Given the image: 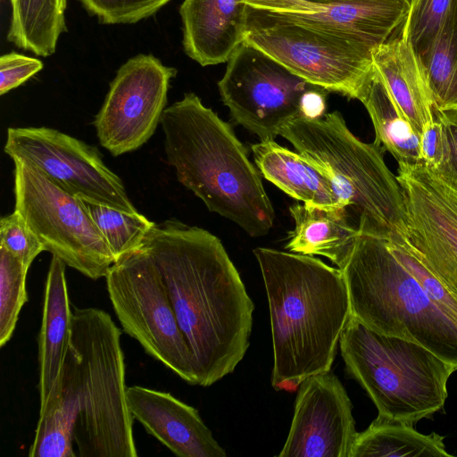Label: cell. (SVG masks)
Returning a JSON list of instances; mask_svg holds the SVG:
<instances>
[{
	"label": "cell",
	"mask_w": 457,
	"mask_h": 457,
	"mask_svg": "<svg viewBox=\"0 0 457 457\" xmlns=\"http://www.w3.org/2000/svg\"><path fill=\"white\" fill-rule=\"evenodd\" d=\"M141 247L166 287L197 385L209 386L232 373L249 347L254 305L221 241L167 220L154 224Z\"/></svg>",
	"instance_id": "6da1fadb"
},
{
	"label": "cell",
	"mask_w": 457,
	"mask_h": 457,
	"mask_svg": "<svg viewBox=\"0 0 457 457\" xmlns=\"http://www.w3.org/2000/svg\"><path fill=\"white\" fill-rule=\"evenodd\" d=\"M120 330L109 313L72 312L59 382L39 418L32 457H136Z\"/></svg>",
	"instance_id": "7a4b0ae2"
},
{
	"label": "cell",
	"mask_w": 457,
	"mask_h": 457,
	"mask_svg": "<svg viewBox=\"0 0 457 457\" xmlns=\"http://www.w3.org/2000/svg\"><path fill=\"white\" fill-rule=\"evenodd\" d=\"M266 289L273 346L271 385L298 386L331 370L350 317L348 288L338 268L311 255L253 250Z\"/></svg>",
	"instance_id": "3957f363"
},
{
	"label": "cell",
	"mask_w": 457,
	"mask_h": 457,
	"mask_svg": "<svg viewBox=\"0 0 457 457\" xmlns=\"http://www.w3.org/2000/svg\"><path fill=\"white\" fill-rule=\"evenodd\" d=\"M167 162L177 179L251 237L267 235L275 212L262 174L232 127L195 93L165 108L161 119Z\"/></svg>",
	"instance_id": "277c9868"
},
{
	"label": "cell",
	"mask_w": 457,
	"mask_h": 457,
	"mask_svg": "<svg viewBox=\"0 0 457 457\" xmlns=\"http://www.w3.org/2000/svg\"><path fill=\"white\" fill-rule=\"evenodd\" d=\"M341 270L352 316L379 333L423 345L457 370V320L429 298L386 238L360 231Z\"/></svg>",
	"instance_id": "5b68a950"
},
{
	"label": "cell",
	"mask_w": 457,
	"mask_h": 457,
	"mask_svg": "<svg viewBox=\"0 0 457 457\" xmlns=\"http://www.w3.org/2000/svg\"><path fill=\"white\" fill-rule=\"evenodd\" d=\"M278 136L329 173L359 231L388 240L403 237L406 212L396 176L386 165L383 150L356 137L339 112L318 120L296 117Z\"/></svg>",
	"instance_id": "8992f818"
},
{
	"label": "cell",
	"mask_w": 457,
	"mask_h": 457,
	"mask_svg": "<svg viewBox=\"0 0 457 457\" xmlns=\"http://www.w3.org/2000/svg\"><path fill=\"white\" fill-rule=\"evenodd\" d=\"M347 372L382 420L413 425L441 410L456 369L423 345L379 333L351 315L339 340Z\"/></svg>",
	"instance_id": "52a82bcc"
},
{
	"label": "cell",
	"mask_w": 457,
	"mask_h": 457,
	"mask_svg": "<svg viewBox=\"0 0 457 457\" xmlns=\"http://www.w3.org/2000/svg\"><path fill=\"white\" fill-rule=\"evenodd\" d=\"M245 42L307 82L353 99H359L375 68L365 48L249 6Z\"/></svg>",
	"instance_id": "ba28073f"
},
{
	"label": "cell",
	"mask_w": 457,
	"mask_h": 457,
	"mask_svg": "<svg viewBox=\"0 0 457 457\" xmlns=\"http://www.w3.org/2000/svg\"><path fill=\"white\" fill-rule=\"evenodd\" d=\"M14 162L15 209L45 251L86 277H105L114 256L84 201L63 190L37 166Z\"/></svg>",
	"instance_id": "9c48e42d"
},
{
	"label": "cell",
	"mask_w": 457,
	"mask_h": 457,
	"mask_svg": "<svg viewBox=\"0 0 457 457\" xmlns=\"http://www.w3.org/2000/svg\"><path fill=\"white\" fill-rule=\"evenodd\" d=\"M106 287L123 330L144 350L191 385H197L192 353L162 277L141 246L109 269Z\"/></svg>",
	"instance_id": "30bf717a"
},
{
	"label": "cell",
	"mask_w": 457,
	"mask_h": 457,
	"mask_svg": "<svg viewBox=\"0 0 457 457\" xmlns=\"http://www.w3.org/2000/svg\"><path fill=\"white\" fill-rule=\"evenodd\" d=\"M315 87L245 41L218 82L232 119L261 140L275 139L287 122L299 117L303 94Z\"/></svg>",
	"instance_id": "8fae6325"
},
{
	"label": "cell",
	"mask_w": 457,
	"mask_h": 457,
	"mask_svg": "<svg viewBox=\"0 0 457 457\" xmlns=\"http://www.w3.org/2000/svg\"><path fill=\"white\" fill-rule=\"evenodd\" d=\"M4 150L12 160L37 166L63 190L84 201L138 212L122 180L104 164L94 145L52 128H9Z\"/></svg>",
	"instance_id": "7c38bea8"
},
{
	"label": "cell",
	"mask_w": 457,
	"mask_h": 457,
	"mask_svg": "<svg viewBox=\"0 0 457 457\" xmlns=\"http://www.w3.org/2000/svg\"><path fill=\"white\" fill-rule=\"evenodd\" d=\"M177 70L151 54L129 58L117 71L94 126L100 145L113 156L138 149L154 133Z\"/></svg>",
	"instance_id": "4fadbf2b"
},
{
	"label": "cell",
	"mask_w": 457,
	"mask_h": 457,
	"mask_svg": "<svg viewBox=\"0 0 457 457\" xmlns=\"http://www.w3.org/2000/svg\"><path fill=\"white\" fill-rule=\"evenodd\" d=\"M396 179L406 212L400 238L457 294V183L423 163H398Z\"/></svg>",
	"instance_id": "5bb4252c"
},
{
	"label": "cell",
	"mask_w": 457,
	"mask_h": 457,
	"mask_svg": "<svg viewBox=\"0 0 457 457\" xmlns=\"http://www.w3.org/2000/svg\"><path fill=\"white\" fill-rule=\"evenodd\" d=\"M352 403L331 371L298 386L289 433L279 457H350L358 432Z\"/></svg>",
	"instance_id": "9a60e30c"
},
{
	"label": "cell",
	"mask_w": 457,
	"mask_h": 457,
	"mask_svg": "<svg viewBox=\"0 0 457 457\" xmlns=\"http://www.w3.org/2000/svg\"><path fill=\"white\" fill-rule=\"evenodd\" d=\"M411 0H318L278 13L370 52L401 32Z\"/></svg>",
	"instance_id": "2e32d148"
},
{
	"label": "cell",
	"mask_w": 457,
	"mask_h": 457,
	"mask_svg": "<svg viewBox=\"0 0 457 457\" xmlns=\"http://www.w3.org/2000/svg\"><path fill=\"white\" fill-rule=\"evenodd\" d=\"M128 406L146 432L179 457H225L224 449L194 407L171 394L127 387Z\"/></svg>",
	"instance_id": "e0dca14e"
},
{
	"label": "cell",
	"mask_w": 457,
	"mask_h": 457,
	"mask_svg": "<svg viewBox=\"0 0 457 457\" xmlns=\"http://www.w3.org/2000/svg\"><path fill=\"white\" fill-rule=\"evenodd\" d=\"M246 0H184L179 7L185 53L201 66L227 62L245 41Z\"/></svg>",
	"instance_id": "ac0fdd59"
},
{
	"label": "cell",
	"mask_w": 457,
	"mask_h": 457,
	"mask_svg": "<svg viewBox=\"0 0 457 457\" xmlns=\"http://www.w3.org/2000/svg\"><path fill=\"white\" fill-rule=\"evenodd\" d=\"M251 148L262 176L289 196L305 204L346 208L329 173L297 151L275 139L261 140Z\"/></svg>",
	"instance_id": "d6986e66"
},
{
	"label": "cell",
	"mask_w": 457,
	"mask_h": 457,
	"mask_svg": "<svg viewBox=\"0 0 457 457\" xmlns=\"http://www.w3.org/2000/svg\"><path fill=\"white\" fill-rule=\"evenodd\" d=\"M67 265L52 255L48 269L38 334L39 411H42L59 382L68 348L72 312L65 278Z\"/></svg>",
	"instance_id": "ffe728a7"
},
{
	"label": "cell",
	"mask_w": 457,
	"mask_h": 457,
	"mask_svg": "<svg viewBox=\"0 0 457 457\" xmlns=\"http://www.w3.org/2000/svg\"><path fill=\"white\" fill-rule=\"evenodd\" d=\"M374 65L420 136L435 119V104L421 63L401 32L372 52Z\"/></svg>",
	"instance_id": "44dd1931"
},
{
	"label": "cell",
	"mask_w": 457,
	"mask_h": 457,
	"mask_svg": "<svg viewBox=\"0 0 457 457\" xmlns=\"http://www.w3.org/2000/svg\"><path fill=\"white\" fill-rule=\"evenodd\" d=\"M289 212L295 228L288 233L286 249L327 257L342 270L360 233L346 208L295 204Z\"/></svg>",
	"instance_id": "7402d4cb"
},
{
	"label": "cell",
	"mask_w": 457,
	"mask_h": 457,
	"mask_svg": "<svg viewBox=\"0 0 457 457\" xmlns=\"http://www.w3.org/2000/svg\"><path fill=\"white\" fill-rule=\"evenodd\" d=\"M372 120L374 143L399 162L420 163V136L406 120L377 68L360 97Z\"/></svg>",
	"instance_id": "603a6c76"
},
{
	"label": "cell",
	"mask_w": 457,
	"mask_h": 457,
	"mask_svg": "<svg viewBox=\"0 0 457 457\" xmlns=\"http://www.w3.org/2000/svg\"><path fill=\"white\" fill-rule=\"evenodd\" d=\"M10 4L7 40L36 55H52L67 31V0H10Z\"/></svg>",
	"instance_id": "cb8c5ba5"
},
{
	"label": "cell",
	"mask_w": 457,
	"mask_h": 457,
	"mask_svg": "<svg viewBox=\"0 0 457 457\" xmlns=\"http://www.w3.org/2000/svg\"><path fill=\"white\" fill-rule=\"evenodd\" d=\"M413 425L376 419L358 433L350 457H449L444 436L423 435Z\"/></svg>",
	"instance_id": "d4e9b609"
},
{
	"label": "cell",
	"mask_w": 457,
	"mask_h": 457,
	"mask_svg": "<svg viewBox=\"0 0 457 457\" xmlns=\"http://www.w3.org/2000/svg\"><path fill=\"white\" fill-rule=\"evenodd\" d=\"M421 65L435 108L457 112V0Z\"/></svg>",
	"instance_id": "484cf974"
},
{
	"label": "cell",
	"mask_w": 457,
	"mask_h": 457,
	"mask_svg": "<svg viewBox=\"0 0 457 457\" xmlns=\"http://www.w3.org/2000/svg\"><path fill=\"white\" fill-rule=\"evenodd\" d=\"M84 204L106 240L115 262L126 253L139 248L154 224L139 212L129 213L87 201H84Z\"/></svg>",
	"instance_id": "4316f807"
},
{
	"label": "cell",
	"mask_w": 457,
	"mask_h": 457,
	"mask_svg": "<svg viewBox=\"0 0 457 457\" xmlns=\"http://www.w3.org/2000/svg\"><path fill=\"white\" fill-rule=\"evenodd\" d=\"M28 269L0 245V346L8 343L16 328L20 312L28 301Z\"/></svg>",
	"instance_id": "83f0119b"
},
{
	"label": "cell",
	"mask_w": 457,
	"mask_h": 457,
	"mask_svg": "<svg viewBox=\"0 0 457 457\" xmlns=\"http://www.w3.org/2000/svg\"><path fill=\"white\" fill-rule=\"evenodd\" d=\"M455 0H411L402 33L421 63Z\"/></svg>",
	"instance_id": "f1b7e54d"
},
{
	"label": "cell",
	"mask_w": 457,
	"mask_h": 457,
	"mask_svg": "<svg viewBox=\"0 0 457 457\" xmlns=\"http://www.w3.org/2000/svg\"><path fill=\"white\" fill-rule=\"evenodd\" d=\"M395 257L415 278L429 298L457 320V294L432 272L400 239H386Z\"/></svg>",
	"instance_id": "f546056e"
},
{
	"label": "cell",
	"mask_w": 457,
	"mask_h": 457,
	"mask_svg": "<svg viewBox=\"0 0 457 457\" xmlns=\"http://www.w3.org/2000/svg\"><path fill=\"white\" fill-rule=\"evenodd\" d=\"M103 24H130L153 16L171 0H78Z\"/></svg>",
	"instance_id": "4dcf8cb0"
},
{
	"label": "cell",
	"mask_w": 457,
	"mask_h": 457,
	"mask_svg": "<svg viewBox=\"0 0 457 457\" xmlns=\"http://www.w3.org/2000/svg\"><path fill=\"white\" fill-rule=\"evenodd\" d=\"M0 245L18 258L29 270L34 259L43 251V245L14 210L0 220Z\"/></svg>",
	"instance_id": "1f68e13d"
},
{
	"label": "cell",
	"mask_w": 457,
	"mask_h": 457,
	"mask_svg": "<svg viewBox=\"0 0 457 457\" xmlns=\"http://www.w3.org/2000/svg\"><path fill=\"white\" fill-rule=\"evenodd\" d=\"M420 163L440 177L450 171V155L445 129L435 114L432 122L423 129L420 138Z\"/></svg>",
	"instance_id": "d6a6232c"
},
{
	"label": "cell",
	"mask_w": 457,
	"mask_h": 457,
	"mask_svg": "<svg viewBox=\"0 0 457 457\" xmlns=\"http://www.w3.org/2000/svg\"><path fill=\"white\" fill-rule=\"evenodd\" d=\"M44 67L41 60L11 52L0 57V95L18 87Z\"/></svg>",
	"instance_id": "836d02e7"
},
{
	"label": "cell",
	"mask_w": 457,
	"mask_h": 457,
	"mask_svg": "<svg viewBox=\"0 0 457 457\" xmlns=\"http://www.w3.org/2000/svg\"><path fill=\"white\" fill-rule=\"evenodd\" d=\"M435 114L445 125L450 155V171L447 176L441 178L457 183V112H440L435 109Z\"/></svg>",
	"instance_id": "e575fe53"
},
{
	"label": "cell",
	"mask_w": 457,
	"mask_h": 457,
	"mask_svg": "<svg viewBox=\"0 0 457 457\" xmlns=\"http://www.w3.org/2000/svg\"><path fill=\"white\" fill-rule=\"evenodd\" d=\"M328 92L320 87L306 91L301 100L300 116L305 120H318L326 114V96Z\"/></svg>",
	"instance_id": "d590c367"
},
{
	"label": "cell",
	"mask_w": 457,
	"mask_h": 457,
	"mask_svg": "<svg viewBox=\"0 0 457 457\" xmlns=\"http://www.w3.org/2000/svg\"><path fill=\"white\" fill-rule=\"evenodd\" d=\"M318 0H246V4L256 10L286 13L295 12L303 6L314 4Z\"/></svg>",
	"instance_id": "8d00e7d4"
}]
</instances>
